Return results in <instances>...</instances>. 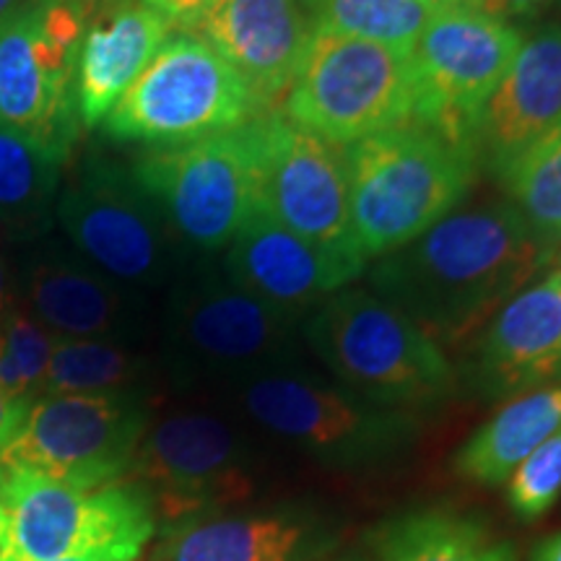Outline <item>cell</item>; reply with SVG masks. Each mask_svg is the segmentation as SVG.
I'll return each mask as SVG.
<instances>
[{"mask_svg":"<svg viewBox=\"0 0 561 561\" xmlns=\"http://www.w3.org/2000/svg\"><path fill=\"white\" fill-rule=\"evenodd\" d=\"M543 261V240L520 210L491 203L382 255L369 284L437 343L460 341L520 294Z\"/></svg>","mask_w":561,"mask_h":561,"instance_id":"1","label":"cell"},{"mask_svg":"<svg viewBox=\"0 0 561 561\" xmlns=\"http://www.w3.org/2000/svg\"><path fill=\"white\" fill-rule=\"evenodd\" d=\"M351 234L364 261L437 227L468 193L476 151L409 123L343 149Z\"/></svg>","mask_w":561,"mask_h":561,"instance_id":"2","label":"cell"},{"mask_svg":"<svg viewBox=\"0 0 561 561\" xmlns=\"http://www.w3.org/2000/svg\"><path fill=\"white\" fill-rule=\"evenodd\" d=\"M301 335L346 390L382 409H421L455 388L439 343L371 291L331 294L305 320Z\"/></svg>","mask_w":561,"mask_h":561,"instance_id":"3","label":"cell"},{"mask_svg":"<svg viewBox=\"0 0 561 561\" xmlns=\"http://www.w3.org/2000/svg\"><path fill=\"white\" fill-rule=\"evenodd\" d=\"M413 50L312 30L284 94V117L333 146L413 123Z\"/></svg>","mask_w":561,"mask_h":561,"instance_id":"4","label":"cell"},{"mask_svg":"<svg viewBox=\"0 0 561 561\" xmlns=\"http://www.w3.org/2000/svg\"><path fill=\"white\" fill-rule=\"evenodd\" d=\"M248 81L193 32L167 37L138 81L104 121L123 144H191L242 128L263 115Z\"/></svg>","mask_w":561,"mask_h":561,"instance_id":"5","label":"cell"},{"mask_svg":"<svg viewBox=\"0 0 561 561\" xmlns=\"http://www.w3.org/2000/svg\"><path fill=\"white\" fill-rule=\"evenodd\" d=\"M0 504L19 561H136L157 530V507L138 481L79 491L0 466Z\"/></svg>","mask_w":561,"mask_h":561,"instance_id":"6","label":"cell"},{"mask_svg":"<svg viewBox=\"0 0 561 561\" xmlns=\"http://www.w3.org/2000/svg\"><path fill=\"white\" fill-rule=\"evenodd\" d=\"M130 172L174 237L203 252L227 248L261 206L255 123L151 151Z\"/></svg>","mask_w":561,"mask_h":561,"instance_id":"7","label":"cell"},{"mask_svg":"<svg viewBox=\"0 0 561 561\" xmlns=\"http://www.w3.org/2000/svg\"><path fill=\"white\" fill-rule=\"evenodd\" d=\"M234 388L257 426L333 466L380 462L401 453L419 430L405 411L382 409L305 371H265Z\"/></svg>","mask_w":561,"mask_h":561,"instance_id":"8","label":"cell"},{"mask_svg":"<svg viewBox=\"0 0 561 561\" xmlns=\"http://www.w3.org/2000/svg\"><path fill=\"white\" fill-rule=\"evenodd\" d=\"M510 21L486 16L466 0H442L413 47V123L455 144H479L483 110L520 50Z\"/></svg>","mask_w":561,"mask_h":561,"instance_id":"9","label":"cell"},{"mask_svg":"<svg viewBox=\"0 0 561 561\" xmlns=\"http://www.w3.org/2000/svg\"><path fill=\"white\" fill-rule=\"evenodd\" d=\"M91 9L26 0L0 24V125L68 159L81 133L76 53Z\"/></svg>","mask_w":561,"mask_h":561,"instance_id":"10","label":"cell"},{"mask_svg":"<svg viewBox=\"0 0 561 561\" xmlns=\"http://www.w3.org/2000/svg\"><path fill=\"white\" fill-rule=\"evenodd\" d=\"M55 216L83 261L121 286L157 289L178 268V237L115 161L91 157L58 193Z\"/></svg>","mask_w":561,"mask_h":561,"instance_id":"11","label":"cell"},{"mask_svg":"<svg viewBox=\"0 0 561 561\" xmlns=\"http://www.w3.org/2000/svg\"><path fill=\"white\" fill-rule=\"evenodd\" d=\"M149 409L140 392L39 396L0 466L79 491H96L130 473Z\"/></svg>","mask_w":561,"mask_h":561,"instance_id":"12","label":"cell"},{"mask_svg":"<svg viewBox=\"0 0 561 561\" xmlns=\"http://www.w3.org/2000/svg\"><path fill=\"white\" fill-rule=\"evenodd\" d=\"M130 473L167 525L214 515L255 491V460L227 421L203 411L159 419L140 439Z\"/></svg>","mask_w":561,"mask_h":561,"instance_id":"13","label":"cell"},{"mask_svg":"<svg viewBox=\"0 0 561 561\" xmlns=\"http://www.w3.org/2000/svg\"><path fill=\"white\" fill-rule=\"evenodd\" d=\"M297 318L234 286L224 273L182 280L170 299V346L187 369L231 377L286 371Z\"/></svg>","mask_w":561,"mask_h":561,"instance_id":"14","label":"cell"},{"mask_svg":"<svg viewBox=\"0 0 561 561\" xmlns=\"http://www.w3.org/2000/svg\"><path fill=\"white\" fill-rule=\"evenodd\" d=\"M252 123L261 157V208L305 240L364 268L367 261L351 234L343 151L276 112H263Z\"/></svg>","mask_w":561,"mask_h":561,"instance_id":"15","label":"cell"},{"mask_svg":"<svg viewBox=\"0 0 561 561\" xmlns=\"http://www.w3.org/2000/svg\"><path fill=\"white\" fill-rule=\"evenodd\" d=\"M362 271V265L286 229L261 206L237 231L224 257V276L231 284L291 318L312 312Z\"/></svg>","mask_w":561,"mask_h":561,"instance_id":"16","label":"cell"},{"mask_svg":"<svg viewBox=\"0 0 561 561\" xmlns=\"http://www.w3.org/2000/svg\"><path fill=\"white\" fill-rule=\"evenodd\" d=\"M335 541V530L314 512H214L167 525L153 561H314Z\"/></svg>","mask_w":561,"mask_h":561,"instance_id":"17","label":"cell"},{"mask_svg":"<svg viewBox=\"0 0 561 561\" xmlns=\"http://www.w3.org/2000/svg\"><path fill=\"white\" fill-rule=\"evenodd\" d=\"M479 380L491 398H517L561 385V273L515 294L489 322Z\"/></svg>","mask_w":561,"mask_h":561,"instance_id":"18","label":"cell"},{"mask_svg":"<svg viewBox=\"0 0 561 561\" xmlns=\"http://www.w3.org/2000/svg\"><path fill=\"white\" fill-rule=\"evenodd\" d=\"M195 32L234 66L268 110L289 89L312 24L299 0H221Z\"/></svg>","mask_w":561,"mask_h":561,"instance_id":"19","label":"cell"},{"mask_svg":"<svg viewBox=\"0 0 561 561\" xmlns=\"http://www.w3.org/2000/svg\"><path fill=\"white\" fill-rule=\"evenodd\" d=\"M170 26L140 0H100L76 53L73 94L83 128H96L144 73Z\"/></svg>","mask_w":561,"mask_h":561,"instance_id":"20","label":"cell"},{"mask_svg":"<svg viewBox=\"0 0 561 561\" xmlns=\"http://www.w3.org/2000/svg\"><path fill=\"white\" fill-rule=\"evenodd\" d=\"M561 125V21L525 39L483 110L479 144L494 172Z\"/></svg>","mask_w":561,"mask_h":561,"instance_id":"21","label":"cell"},{"mask_svg":"<svg viewBox=\"0 0 561 561\" xmlns=\"http://www.w3.org/2000/svg\"><path fill=\"white\" fill-rule=\"evenodd\" d=\"M24 307L55 339L115 341L133 325L125 286L66 252H45L30 263Z\"/></svg>","mask_w":561,"mask_h":561,"instance_id":"22","label":"cell"},{"mask_svg":"<svg viewBox=\"0 0 561 561\" xmlns=\"http://www.w3.org/2000/svg\"><path fill=\"white\" fill-rule=\"evenodd\" d=\"M561 430V385L512 398L455 455V471L481 486L507 483L520 462Z\"/></svg>","mask_w":561,"mask_h":561,"instance_id":"23","label":"cell"},{"mask_svg":"<svg viewBox=\"0 0 561 561\" xmlns=\"http://www.w3.org/2000/svg\"><path fill=\"white\" fill-rule=\"evenodd\" d=\"M380 561H517L486 525L445 510H421L385 523L371 536Z\"/></svg>","mask_w":561,"mask_h":561,"instance_id":"24","label":"cell"},{"mask_svg":"<svg viewBox=\"0 0 561 561\" xmlns=\"http://www.w3.org/2000/svg\"><path fill=\"white\" fill-rule=\"evenodd\" d=\"M66 159L24 133L0 125V219L9 227H30L45 219L60 193Z\"/></svg>","mask_w":561,"mask_h":561,"instance_id":"25","label":"cell"},{"mask_svg":"<svg viewBox=\"0 0 561 561\" xmlns=\"http://www.w3.org/2000/svg\"><path fill=\"white\" fill-rule=\"evenodd\" d=\"M146 362L115 341L58 339L42 396H102L136 392Z\"/></svg>","mask_w":561,"mask_h":561,"instance_id":"26","label":"cell"},{"mask_svg":"<svg viewBox=\"0 0 561 561\" xmlns=\"http://www.w3.org/2000/svg\"><path fill=\"white\" fill-rule=\"evenodd\" d=\"M312 30L413 50L442 0H305Z\"/></svg>","mask_w":561,"mask_h":561,"instance_id":"27","label":"cell"},{"mask_svg":"<svg viewBox=\"0 0 561 561\" xmlns=\"http://www.w3.org/2000/svg\"><path fill=\"white\" fill-rule=\"evenodd\" d=\"M512 206L541 240H561V125L500 172Z\"/></svg>","mask_w":561,"mask_h":561,"instance_id":"28","label":"cell"},{"mask_svg":"<svg viewBox=\"0 0 561 561\" xmlns=\"http://www.w3.org/2000/svg\"><path fill=\"white\" fill-rule=\"evenodd\" d=\"M55 341L58 339L24 305H13L0 320V390L16 401H37Z\"/></svg>","mask_w":561,"mask_h":561,"instance_id":"29","label":"cell"},{"mask_svg":"<svg viewBox=\"0 0 561 561\" xmlns=\"http://www.w3.org/2000/svg\"><path fill=\"white\" fill-rule=\"evenodd\" d=\"M561 496V430L533 450L507 479V502L525 523L538 520Z\"/></svg>","mask_w":561,"mask_h":561,"instance_id":"30","label":"cell"},{"mask_svg":"<svg viewBox=\"0 0 561 561\" xmlns=\"http://www.w3.org/2000/svg\"><path fill=\"white\" fill-rule=\"evenodd\" d=\"M140 3L157 13L170 30L195 32L221 0H140Z\"/></svg>","mask_w":561,"mask_h":561,"instance_id":"31","label":"cell"},{"mask_svg":"<svg viewBox=\"0 0 561 561\" xmlns=\"http://www.w3.org/2000/svg\"><path fill=\"white\" fill-rule=\"evenodd\" d=\"M473 9H479L486 16H494L500 21L507 19H525V16H538V13L551 9L557 0H466Z\"/></svg>","mask_w":561,"mask_h":561,"instance_id":"32","label":"cell"},{"mask_svg":"<svg viewBox=\"0 0 561 561\" xmlns=\"http://www.w3.org/2000/svg\"><path fill=\"white\" fill-rule=\"evenodd\" d=\"M30 409L32 403L16 401V398H11L9 392L0 390V455H3L5 447L19 437Z\"/></svg>","mask_w":561,"mask_h":561,"instance_id":"33","label":"cell"},{"mask_svg":"<svg viewBox=\"0 0 561 561\" xmlns=\"http://www.w3.org/2000/svg\"><path fill=\"white\" fill-rule=\"evenodd\" d=\"M13 307V284H11V268L9 261L0 255V320L11 312Z\"/></svg>","mask_w":561,"mask_h":561,"instance_id":"34","label":"cell"},{"mask_svg":"<svg viewBox=\"0 0 561 561\" xmlns=\"http://www.w3.org/2000/svg\"><path fill=\"white\" fill-rule=\"evenodd\" d=\"M0 561H19L16 551H13V538H11V517L0 504Z\"/></svg>","mask_w":561,"mask_h":561,"instance_id":"35","label":"cell"},{"mask_svg":"<svg viewBox=\"0 0 561 561\" xmlns=\"http://www.w3.org/2000/svg\"><path fill=\"white\" fill-rule=\"evenodd\" d=\"M530 561H561V533H553L543 543H538Z\"/></svg>","mask_w":561,"mask_h":561,"instance_id":"36","label":"cell"},{"mask_svg":"<svg viewBox=\"0 0 561 561\" xmlns=\"http://www.w3.org/2000/svg\"><path fill=\"white\" fill-rule=\"evenodd\" d=\"M24 3H26V0H0V24H3V21L9 19L11 13H16Z\"/></svg>","mask_w":561,"mask_h":561,"instance_id":"37","label":"cell"},{"mask_svg":"<svg viewBox=\"0 0 561 561\" xmlns=\"http://www.w3.org/2000/svg\"><path fill=\"white\" fill-rule=\"evenodd\" d=\"M53 3H68V5H81V9H94L100 0H53Z\"/></svg>","mask_w":561,"mask_h":561,"instance_id":"38","label":"cell"},{"mask_svg":"<svg viewBox=\"0 0 561 561\" xmlns=\"http://www.w3.org/2000/svg\"><path fill=\"white\" fill-rule=\"evenodd\" d=\"M9 234H11V227H9V221H5V219H0V248H3L5 240H9Z\"/></svg>","mask_w":561,"mask_h":561,"instance_id":"39","label":"cell"},{"mask_svg":"<svg viewBox=\"0 0 561 561\" xmlns=\"http://www.w3.org/2000/svg\"><path fill=\"white\" fill-rule=\"evenodd\" d=\"M55 561H89V559H73V557H70V559H55Z\"/></svg>","mask_w":561,"mask_h":561,"instance_id":"40","label":"cell"},{"mask_svg":"<svg viewBox=\"0 0 561 561\" xmlns=\"http://www.w3.org/2000/svg\"><path fill=\"white\" fill-rule=\"evenodd\" d=\"M559 273H561V268H559Z\"/></svg>","mask_w":561,"mask_h":561,"instance_id":"41","label":"cell"}]
</instances>
